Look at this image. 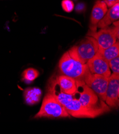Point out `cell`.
I'll return each mask as SVG.
<instances>
[{"label": "cell", "mask_w": 119, "mask_h": 134, "mask_svg": "<svg viewBox=\"0 0 119 134\" xmlns=\"http://www.w3.org/2000/svg\"><path fill=\"white\" fill-rule=\"evenodd\" d=\"M64 108L71 116L78 118H95V116L75 98L70 103L65 105Z\"/></svg>", "instance_id": "obj_9"}, {"label": "cell", "mask_w": 119, "mask_h": 134, "mask_svg": "<svg viewBox=\"0 0 119 134\" xmlns=\"http://www.w3.org/2000/svg\"><path fill=\"white\" fill-rule=\"evenodd\" d=\"M119 18V4H114L107 10L106 15L97 25V28L103 29L109 27L111 24L117 21Z\"/></svg>", "instance_id": "obj_12"}, {"label": "cell", "mask_w": 119, "mask_h": 134, "mask_svg": "<svg viewBox=\"0 0 119 134\" xmlns=\"http://www.w3.org/2000/svg\"><path fill=\"white\" fill-rule=\"evenodd\" d=\"M61 6L65 11L71 12L74 9V4L72 0H63L61 2Z\"/></svg>", "instance_id": "obj_17"}, {"label": "cell", "mask_w": 119, "mask_h": 134, "mask_svg": "<svg viewBox=\"0 0 119 134\" xmlns=\"http://www.w3.org/2000/svg\"><path fill=\"white\" fill-rule=\"evenodd\" d=\"M57 82L61 89L66 93L74 95L77 89L76 80L71 77L61 75L56 77Z\"/></svg>", "instance_id": "obj_11"}, {"label": "cell", "mask_w": 119, "mask_h": 134, "mask_svg": "<svg viewBox=\"0 0 119 134\" xmlns=\"http://www.w3.org/2000/svg\"><path fill=\"white\" fill-rule=\"evenodd\" d=\"M71 115L54 96L47 92L45 96L40 110L34 116V118H66Z\"/></svg>", "instance_id": "obj_3"}, {"label": "cell", "mask_w": 119, "mask_h": 134, "mask_svg": "<svg viewBox=\"0 0 119 134\" xmlns=\"http://www.w3.org/2000/svg\"><path fill=\"white\" fill-rule=\"evenodd\" d=\"M25 102L29 105H32L37 103L40 100L42 95L41 89L37 88H30L26 89L24 92Z\"/></svg>", "instance_id": "obj_13"}, {"label": "cell", "mask_w": 119, "mask_h": 134, "mask_svg": "<svg viewBox=\"0 0 119 134\" xmlns=\"http://www.w3.org/2000/svg\"><path fill=\"white\" fill-rule=\"evenodd\" d=\"M107 6L100 0L96 1L92 8L89 27L91 31H97V25L107 11Z\"/></svg>", "instance_id": "obj_10"}, {"label": "cell", "mask_w": 119, "mask_h": 134, "mask_svg": "<svg viewBox=\"0 0 119 134\" xmlns=\"http://www.w3.org/2000/svg\"><path fill=\"white\" fill-rule=\"evenodd\" d=\"M84 82L96 93L100 99L104 102L105 101L109 77L89 72L85 77Z\"/></svg>", "instance_id": "obj_6"}, {"label": "cell", "mask_w": 119, "mask_h": 134, "mask_svg": "<svg viewBox=\"0 0 119 134\" xmlns=\"http://www.w3.org/2000/svg\"><path fill=\"white\" fill-rule=\"evenodd\" d=\"M110 69L112 73L119 74V56L111 59L109 62Z\"/></svg>", "instance_id": "obj_16"}, {"label": "cell", "mask_w": 119, "mask_h": 134, "mask_svg": "<svg viewBox=\"0 0 119 134\" xmlns=\"http://www.w3.org/2000/svg\"><path fill=\"white\" fill-rule=\"evenodd\" d=\"M98 52L103 57L109 62L111 59L119 56V44L116 42L112 46L105 49H99Z\"/></svg>", "instance_id": "obj_14"}, {"label": "cell", "mask_w": 119, "mask_h": 134, "mask_svg": "<svg viewBox=\"0 0 119 134\" xmlns=\"http://www.w3.org/2000/svg\"><path fill=\"white\" fill-rule=\"evenodd\" d=\"M118 21L111 27L101 29L99 31H89L87 35L93 37L98 43L99 49H105L112 46L118 38Z\"/></svg>", "instance_id": "obj_4"}, {"label": "cell", "mask_w": 119, "mask_h": 134, "mask_svg": "<svg viewBox=\"0 0 119 134\" xmlns=\"http://www.w3.org/2000/svg\"><path fill=\"white\" fill-rule=\"evenodd\" d=\"M103 1L105 3L107 7L111 8L114 4L118 3L119 0H103Z\"/></svg>", "instance_id": "obj_18"}, {"label": "cell", "mask_w": 119, "mask_h": 134, "mask_svg": "<svg viewBox=\"0 0 119 134\" xmlns=\"http://www.w3.org/2000/svg\"><path fill=\"white\" fill-rule=\"evenodd\" d=\"M59 68L63 75L81 81H84L90 72L87 64L78 58L75 46L63 55L59 63Z\"/></svg>", "instance_id": "obj_2"}, {"label": "cell", "mask_w": 119, "mask_h": 134, "mask_svg": "<svg viewBox=\"0 0 119 134\" xmlns=\"http://www.w3.org/2000/svg\"><path fill=\"white\" fill-rule=\"evenodd\" d=\"M77 89L73 95L83 106L95 117L100 116L110 111V108L100 99L96 93L81 80H76Z\"/></svg>", "instance_id": "obj_1"}, {"label": "cell", "mask_w": 119, "mask_h": 134, "mask_svg": "<svg viewBox=\"0 0 119 134\" xmlns=\"http://www.w3.org/2000/svg\"><path fill=\"white\" fill-rule=\"evenodd\" d=\"M86 64L91 73L100 74L107 77L112 74L109 62L105 59L98 51Z\"/></svg>", "instance_id": "obj_8"}, {"label": "cell", "mask_w": 119, "mask_h": 134, "mask_svg": "<svg viewBox=\"0 0 119 134\" xmlns=\"http://www.w3.org/2000/svg\"><path fill=\"white\" fill-rule=\"evenodd\" d=\"M75 48L78 58L84 64L93 57L99 50L97 41L90 36H87Z\"/></svg>", "instance_id": "obj_5"}, {"label": "cell", "mask_w": 119, "mask_h": 134, "mask_svg": "<svg viewBox=\"0 0 119 134\" xmlns=\"http://www.w3.org/2000/svg\"><path fill=\"white\" fill-rule=\"evenodd\" d=\"M39 75V72L38 70L34 68H29L26 69L22 73V80L27 83H30Z\"/></svg>", "instance_id": "obj_15"}, {"label": "cell", "mask_w": 119, "mask_h": 134, "mask_svg": "<svg viewBox=\"0 0 119 134\" xmlns=\"http://www.w3.org/2000/svg\"><path fill=\"white\" fill-rule=\"evenodd\" d=\"M119 74H111L109 77L108 86L106 92L105 103L110 108H115L118 105Z\"/></svg>", "instance_id": "obj_7"}]
</instances>
